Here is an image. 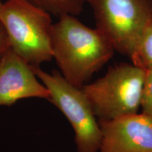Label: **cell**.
Segmentation results:
<instances>
[{"label": "cell", "mask_w": 152, "mask_h": 152, "mask_svg": "<svg viewBox=\"0 0 152 152\" xmlns=\"http://www.w3.org/2000/svg\"><path fill=\"white\" fill-rule=\"evenodd\" d=\"M99 152H152V119L143 113L99 122Z\"/></svg>", "instance_id": "obj_6"}, {"label": "cell", "mask_w": 152, "mask_h": 152, "mask_svg": "<svg viewBox=\"0 0 152 152\" xmlns=\"http://www.w3.org/2000/svg\"><path fill=\"white\" fill-rule=\"evenodd\" d=\"M140 109L142 113L152 119V68L146 70Z\"/></svg>", "instance_id": "obj_10"}, {"label": "cell", "mask_w": 152, "mask_h": 152, "mask_svg": "<svg viewBox=\"0 0 152 152\" xmlns=\"http://www.w3.org/2000/svg\"><path fill=\"white\" fill-rule=\"evenodd\" d=\"M33 68L11 49L0 61V106H10L20 99H49V92L38 81Z\"/></svg>", "instance_id": "obj_7"}, {"label": "cell", "mask_w": 152, "mask_h": 152, "mask_svg": "<svg viewBox=\"0 0 152 152\" xmlns=\"http://www.w3.org/2000/svg\"><path fill=\"white\" fill-rule=\"evenodd\" d=\"M130 58L137 67L144 70L152 68V22L144 30Z\"/></svg>", "instance_id": "obj_8"}, {"label": "cell", "mask_w": 152, "mask_h": 152, "mask_svg": "<svg viewBox=\"0 0 152 152\" xmlns=\"http://www.w3.org/2000/svg\"><path fill=\"white\" fill-rule=\"evenodd\" d=\"M53 58L63 77L82 88L115 52L97 28L83 24L75 16L63 14L52 24Z\"/></svg>", "instance_id": "obj_1"}, {"label": "cell", "mask_w": 152, "mask_h": 152, "mask_svg": "<svg viewBox=\"0 0 152 152\" xmlns=\"http://www.w3.org/2000/svg\"><path fill=\"white\" fill-rule=\"evenodd\" d=\"M37 77L49 92V102L56 106L71 125L75 132L77 152H99L102 134L85 94L63 77L58 71L49 73L33 67Z\"/></svg>", "instance_id": "obj_4"}, {"label": "cell", "mask_w": 152, "mask_h": 152, "mask_svg": "<svg viewBox=\"0 0 152 152\" xmlns=\"http://www.w3.org/2000/svg\"><path fill=\"white\" fill-rule=\"evenodd\" d=\"M10 49V45L2 24L0 22V61L6 52Z\"/></svg>", "instance_id": "obj_11"}, {"label": "cell", "mask_w": 152, "mask_h": 152, "mask_svg": "<svg viewBox=\"0 0 152 152\" xmlns=\"http://www.w3.org/2000/svg\"><path fill=\"white\" fill-rule=\"evenodd\" d=\"M145 74L143 68L121 63L110 67L103 77L82 87L99 123L138 113Z\"/></svg>", "instance_id": "obj_3"}, {"label": "cell", "mask_w": 152, "mask_h": 152, "mask_svg": "<svg viewBox=\"0 0 152 152\" xmlns=\"http://www.w3.org/2000/svg\"><path fill=\"white\" fill-rule=\"evenodd\" d=\"M2 4H3V2H1V0H0V9H1V6H2Z\"/></svg>", "instance_id": "obj_12"}, {"label": "cell", "mask_w": 152, "mask_h": 152, "mask_svg": "<svg viewBox=\"0 0 152 152\" xmlns=\"http://www.w3.org/2000/svg\"><path fill=\"white\" fill-rule=\"evenodd\" d=\"M96 28L115 51L130 57L144 30L152 22V0H87Z\"/></svg>", "instance_id": "obj_5"}, {"label": "cell", "mask_w": 152, "mask_h": 152, "mask_svg": "<svg viewBox=\"0 0 152 152\" xmlns=\"http://www.w3.org/2000/svg\"><path fill=\"white\" fill-rule=\"evenodd\" d=\"M34 4L59 16L63 14L77 16L83 11L87 0H28Z\"/></svg>", "instance_id": "obj_9"}, {"label": "cell", "mask_w": 152, "mask_h": 152, "mask_svg": "<svg viewBox=\"0 0 152 152\" xmlns=\"http://www.w3.org/2000/svg\"><path fill=\"white\" fill-rule=\"evenodd\" d=\"M0 22L10 49L32 67L53 58L51 14L28 0H7L0 9Z\"/></svg>", "instance_id": "obj_2"}]
</instances>
